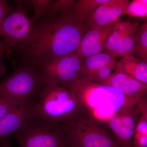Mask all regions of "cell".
<instances>
[{"label": "cell", "mask_w": 147, "mask_h": 147, "mask_svg": "<svg viewBox=\"0 0 147 147\" xmlns=\"http://www.w3.org/2000/svg\"><path fill=\"white\" fill-rule=\"evenodd\" d=\"M87 32L70 11L48 17L36 26L34 35L26 50L35 65L55 58L75 53Z\"/></svg>", "instance_id": "6da1fadb"}, {"label": "cell", "mask_w": 147, "mask_h": 147, "mask_svg": "<svg viewBox=\"0 0 147 147\" xmlns=\"http://www.w3.org/2000/svg\"><path fill=\"white\" fill-rule=\"evenodd\" d=\"M34 102L32 117L53 122L68 123L89 112L75 92L54 84L44 85Z\"/></svg>", "instance_id": "7a4b0ae2"}, {"label": "cell", "mask_w": 147, "mask_h": 147, "mask_svg": "<svg viewBox=\"0 0 147 147\" xmlns=\"http://www.w3.org/2000/svg\"><path fill=\"white\" fill-rule=\"evenodd\" d=\"M69 89L79 96L90 114L100 122L102 121L103 110L105 121L106 120L105 112L110 118L107 111L108 113H111L113 116L134 105L142 98H128L112 87L88 80L78 81L71 85Z\"/></svg>", "instance_id": "3957f363"}, {"label": "cell", "mask_w": 147, "mask_h": 147, "mask_svg": "<svg viewBox=\"0 0 147 147\" xmlns=\"http://www.w3.org/2000/svg\"><path fill=\"white\" fill-rule=\"evenodd\" d=\"M66 123L32 117L16 132L20 147H71Z\"/></svg>", "instance_id": "277c9868"}, {"label": "cell", "mask_w": 147, "mask_h": 147, "mask_svg": "<svg viewBox=\"0 0 147 147\" xmlns=\"http://www.w3.org/2000/svg\"><path fill=\"white\" fill-rule=\"evenodd\" d=\"M66 124L71 147H119L100 121L89 113Z\"/></svg>", "instance_id": "5b68a950"}, {"label": "cell", "mask_w": 147, "mask_h": 147, "mask_svg": "<svg viewBox=\"0 0 147 147\" xmlns=\"http://www.w3.org/2000/svg\"><path fill=\"white\" fill-rule=\"evenodd\" d=\"M84 62V58L73 53L35 66L44 85L54 84L69 89L76 82L86 80Z\"/></svg>", "instance_id": "8992f818"}, {"label": "cell", "mask_w": 147, "mask_h": 147, "mask_svg": "<svg viewBox=\"0 0 147 147\" xmlns=\"http://www.w3.org/2000/svg\"><path fill=\"white\" fill-rule=\"evenodd\" d=\"M35 28L22 5L17 4L16 8L0 22V36L3 38L2 42L6 51L11 49L26 51Z\"/></svg>", "instance_id": "52a82bcc"}, {"label": "cell", "mask_w": 147, "mask_h": 147, "mask_svg": "<svg viewBox=\"0 0 147 147\" xmlns=\"http://www.w3.org/2000/svg\"><path fill=\"white\" fill-rule=\"evenodd\" d=\"M44 86L37 67L34 64L27 65L0 82V97L28 102Z\"/></svg>", "instance_id": "ba28073f"}, {"label": "cell", "mask_w": 147, "mask_h": 147, "mask_svg": "<svg viewBox=\"0 0 147 147\" xmlns=\"http://www.w3.org/2000/svg\"><path fill=\"white\" fill-rule=\"evenodd\" d=\"M140 100L114 114L105 121L113 131L119 147H133L132 139L134 129L140 115Z\"/></svg>", "instance_id": "9c48e42d"}, {"label": "cell", "mask_w": 147, "mask_h": 147, "mask_svg": "<svg viewBox=\"0 0 147 147\" xmlns=\"http://www.w3.org/2000/svg\"><path fill=\"white\" fill-rule=\"evenodd\" d=\"M129 2L128 0H107L98 7L84 25L87 31L117 22L123 15Z\"/></svg>", "instance_id": "30bf717a"}, {"label": "cell", "mask_w": 147, "mask_h": 147, "mask_svg": "<svg viewBox=\"0 0 147 147\" xmlns=\"http://www.w3.org/2000/svg\"><path fill=\"white\" fill-rule=\"evenodd\" d=\"M117 22L87 31L76 49V55L86 58L101 53L105 48L108 38Z\"/></svg>", "instance_id": "8fae6325"}, {"label": "cell", "mask_w": 147, "mask_h": 147, "mask_svg": "<svg viewBox=\"0 0 147 147\" xmlns=\"http://www.w3.org/2000/svg\"><path fill=\"white\" fill-rule=\"evenodd\" d=\"M34 102L20 104L0 119V141L18 131L31 117Z\"/></svg>", "instance_id": "7c38bea8"}, {"label": "cell", "mask_w": 147, "mask_h": 147, "mask_svg": "<svg viewBox=\"0 0 147 147\" xmlns=\"http://www.w3.org/2000/svg\"><path fill=\"white\" fill-rule=\"evenodd\" d=\"M101 84L119 90L130 98H140L147 96V84L122 73H112Z\"/></svg>", "instance_id": "4fadbf2b"}, {"label": "cell", "mask_w": 147, "mask_h": 147, "mask_svg": "<svg viewBox=\"0 0 147 147\" xmlns=\"http://www.w3.org/2000/svg\"><path fill=\"white\" fill-rule=\"evenodd\" d=\"M115 72L127 74L147 84V63L134 56H128L117 61Z\"/></svg>", "instance_id": "5bb4252c"}, {"label": "cell", "mask_w": 147, "mask_h": 147, "mask_svg": "<svg viewBox=\"0 0 147 147\" xmlns=\"http://www.w3.org/2000/svg\"><path fill=\"white\" fill-rule=\"evenodd\" d=\"M145 96L139 101L140 115L137 120L133 139L132 147H147V100Z\"/></svg>", "instance_id": "9a60e30c"}, {"label": "cell", "mask_w": 147, "mask_h": 147, "mask_svg": "<svg viewBox=\"0 0 147 147\" xmlns=\"http://www.w3.org/2000/svg\"><path fill=\"white\" fill-rule=\"evenodd\" d=\"M116 58L106 53H100L84 58V68L86 80L88 81L93 74L100 68L117 62Z\"/></svg>", "instance_id": "2e32d148"}, {"label": "cell", "mask_w": 147, "mask_h": 147, "mask_svg": "<svg viewBox=\"0 0 147 147\" xmlns=\"http://www.w3.org/2000/svg\"><path fill=\"white\" fill-rule=\"evenodd\" d=\"M107 0H77L70 11L76 21L84 24L98 7Z\"/></svg>", "instance_id": "e0dca14e"}, {"label": "cell", "mask_w": 147, "mask_h": 147, "mask_svg": "<svg viewBox=\"0 0 147 147\" xmlns=\"http://www.w3.org/2000/svg\"><path fill=\"white\" fill-rule=\"evenodd\" d=\"M131 23L128 21L117 22L103 50L104 53L116 57L122 38Z\"/></svg>", "instance_id": "ac0fdd59"}, {"label": "cell", "mask_w": 147, "mask_h": 147, "mask_svg": "<svg viewBox=\"0 0 147 147\" xmlns=\"http://www.w3.org/2000/svg\"><path fill=\"white\" fill-rule=\"evenodd\" d=\"M147 63V22L136 26L134 34L133 56Z\"/></svg>", "instance_id": "d6986e66"}, {"label": "cell", "mask_w": 147, "mask_h": 147, "mask_svg": "<svg viewBox=\"0 0 147 147\" xmlns=\"http://www.w3.org/2000/svg\"><path fill=\"white\" fill-rule=\"evenodd\" d=\"M136 25L131 23L121 40L115 57L133 56L134 51V34Z\"/></svg>", "instance_id": "ffe728a7"}, {"label": "cell", "mask_w": 147, "mask_h": 147, "mask_svg": "<svg viewBox=\"0 0 147 147\" xmlns=\"http://www.w3.org/2000/svg\"><path fill=\"white\" fill-rule=\"evenodd\" d=\"M75 0L53 1L48 6L45 15L53 17L69 12L75 3Z\"/></svg>", "instance_id": "44dd1931"}, {"label": "cell", "mask_w": 147, "mask_h": 147, "mask_svg": "<svg viewBox=\"0 0 147 147\" xmlns=\"http://www.w3.org/2000/svg\"><path fill=\"white\" fill-rule=\"evenodd\" d=\"M131 17L144 18L147 20V0H134L129 2L123 13Z\"/></svg>", "instance_id": "7402d4cb"}, {"label": "cell", "mask_w": 147, "mask_h": 147, "mask_svg": "<svg viewBox=\"0 0 147 147\" xmlns=\"http://www.w3.org/2000/svg\"><path fill=\"white\" fill-rule=\"evenodd\" d=\"M52 0H31V3L34 9L33 16L30 18L32 23H34L36 20L45 15L48 6L53 1Z\"/></svg>", "instance_id": "603a6c76"}, {"label": "cell", "mask_w": 147, "mask_h": 147, "mask_svg": "<svg viewBox=\"0 0 147 147\" xmlns=\"http://www.w3.org/2000/svg\"><path fill=\"white\" fill-rule=\"evenodd\" d=\"M29 102V101H28ZM24 102L11 98L1 96L0 97V119L10 113L13 109Z\"/></svg>", "instance_id": "cb8c5ba5"}, {"label": "cell", "mask_w": 147, "mask_h": 147, "mask_svg": "<svg viewBox=\"0 0 147 147\" xmlns=\"http://www.w3.org/2000/svg\"><path fill=\"white\" fill-rule=\"evenodd\" d=\"M13 10V7L4 0H0V22Z\"/></svg>", "instance_id": "d4e9b609"}, {"label": "cell", "mask_w": 147, "mask_h": 147, "mask_svg": "<svg viewBox=\"0 0 147 147\" xmlns=\"http://www.w3.org/2000/svg\"><path fill=\"white\" fill-rule=\"evenodd\" d=\"M3 53H0V77L4 75L5 73V67L3 63L1 57Z\"/></svg>", "instance_id": "484cf974"}, {"label": "cell", "mask_w": 147, "mask_h": 147, "mask_svg": "<svg viewBox=\"0 0 147 147\" xmlns=\"http://www.w3.org/2000/svg\"><path fill=\"white\" fill-rule=\"evenodd\" d=\"M1 147H11L10 142L6 138L3 139L1 141Z\"/></svg>", "instance_id": "4316f807"}, {"label": "cell", "mask_w": 147, "mask_h": 147, "mask_svg": "<svg viewBox=\"0 0 147 147\" xmlns=\"http://www.w3.org/2000/svg\"><path fill=\"white\" fill-rule=\"evenodd\" d=\"M6 51L5 47L3 45L2 42H0V53H4Z\"/></svg>", "instance_id": "83f0119b"}, {"label": "cell", "mask_w": 147, "mask_h": 147, "mask_svg": "<svg viewBox=\"0 0 147 147\" xmlns=\"http://www.w3.org/2000/svg\"><path fill=\"white\" fill-rule=\"evenodd\" d=\"M1 141H0V147H1Z\"/></svg>", "instance_id": "f1b7e54d"}]
</instances>
